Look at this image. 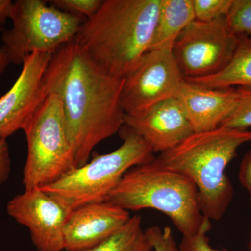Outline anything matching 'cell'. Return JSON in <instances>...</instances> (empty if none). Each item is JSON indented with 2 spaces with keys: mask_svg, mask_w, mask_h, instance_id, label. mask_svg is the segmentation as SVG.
Segmentation results:
<instances>
[{
  "mask_svg": "<svg viewBox=\"0 0 251 251\" xmlns=\"http://www.w3.org/2000/svg\"><path fill=\"white\" fill-rule=\"evenodd\" d=\"M11 217L29 229L38 251L64 250V227L72 210L41 188L25 190L8 202Z\"/></svg>",
  "mask_w": 251,
  "mask_h": 251,
  "instance_id": "30bf717a",
  "label": "cell"
},
{
  "mask_svg": "<svg viewBox=\"0 0 251 251\" xmlns=\"http://www.w3.org/2000/svg\"><path fill=\"white\" fill-rule=\"evenodd\" d=\"M154 251H179L171 227L152 226L145 229Z\"/></svg>",
  "mask_w": 251,
  "mask_h": 251,
  "instance_id": "603a6c76",
  "label": "cell"
},
{
  "mask_svg": "<svg viewBox=\"0 0 251 251\" xmlns=\"http://www.w3.org/2000/svg\"><path fill=\"white\" fill-rule=\"evenodd\" d=\"M239 99L235 108L219 127L248 130L251 127V89L237 87Z\"/></svg>",
  "mask_w": 251,
  "mask_h": 251,
  "instance_id": "ac0fdd59",
  "label": "cell"
},
{
  "mask_svg": "<svg viewBox=\"0 0 251 251\" xmlns=\"http://www.w3.org/2000/svg\"><path fill=\"white\" fill-rule=\"evenodd\" d=\"M226 19L229 29L236 35L251 36V0H233Z\"/></svg>",
  "mask_w": 251,
  "mask_h": 251,
  "instance_id": "d6986e66",
  "label": "cell"
},
{
  "mask_svg": "<svg viewBox=\"0 0 251 251\" xmlns=\"http://www.w3.org/2000/svg\"><path fill=\"white\" fill-rule=\"evenodd\" d=\"M123 84L124 79L105 72L75 39L52 54L46 72V91L62 104L77 167L87 163L96 146L125 126Z\"/></svg>",
  "mask_w": 251,
  "mask_h": 251,
  "instance_id": "6da1fadb",
  "label": "cell"
},
{
  "mask_svg": "<svg viewBox=\"0 0 251 251\" xmlns=\"http://www.w3.org/2000/svg\"><path fill=\"white\" fill-rule=\"evenodd\" d=\"M239 179L241 184L249 192L251 202V150L246 153L241 162Z\"/></svg>",
  "mask_w": 251,
  "mask_h": 251,
  "instance_id": "d4e9b609",
  "label": "cell"
},
{
  "mask_svg": "<svg viewBox=\"0 0 251 251\" xmlns=\"http://www.w3.org/2000/svg\"><path fill=\"white\" fill-rule=\"evenodd\" d=\"M233 0H193L195 20L211 22L226 17Z\"/></svg>",
  "mask_w": 251,
  "mask_h": 251,
  "instance_id": "ffe728a7",
  "label": "cell"
},
{
  "mask_svg": "<svg viewBox=\"0 0 251 251\" xmlns=\"http://www.w3.org/2000/svg\"><path fill=\"white\" fill-rule=\"evenodd\" d=\"M125 126L141 137L153 153L171 150L194 133L176 97L163 100L138 115H125Z\"/></svg>",
  "mask_w": 251,
  "mask_h": 251,
  "instance_id": "7c38bea8",
  "label": "cell"
},
{
  "mask_svg": "<svg viewBox=\"0 0 251 251\" xmlns=\"http://www.w3.org/2000/svg\"><path fill=\"white\" fill-rule=\"evenodd\" d=\"M194 20L193 0H161L149 50L173 49L180 33Z\"/></svg>",
  "mask_w": 251,
  "mask_h": 251,
  "instance_id": "9a60e30c",
  "label": "cell"
},
{
  "mask_svg": "<svg viewBox=\"0 0 251 251\" xmlns=\"http://www.w3.org/2000/svg\"><path fill=\"white\" fill-rule=\"evenodd\" d=\"M176 98L179 100L194 133L219 128L232 114L239 99L237 88L213 89L184 80Z\"/></svg>",
  "mask_w": 251,
  "mask_h": 251,
  "instance_id": "5bb4252c",
  "label": "cell"
},
{
  "mask_svg": "<svg viewBox=\"0 0 251 251\" xmlns=\"http://www.w3.org/2000/svg\"><path fill=\"white\" fill-rule=\"evenodd\" d=\"M103 0H50L48 2L64 12L83 16L88 19L94 16L101 6Z\"/></svg>",
  "mask_w": 251,
  "mask_h": 251,
  "instance_id": "44dd1931",
  "label": "cell"
},
{
  "mask_svg": "<svg viewBox=\"0 0 251 251\" xmlns=\"http://www.w3.org/2000/svg\"><path fill=\"white\" fill-rule=\"evenodd\" d=\"M249 251H251V232L250 234V237H249Z\"/></svg>",
  "mask_w": 251,
  "mask_h": 251,
  "instance_id": "f1b7e54d",
  "label": "cell"
},
{
  "mask_svg": "<svg viewBox=\"0 0 251 251\" xmlns=\"http://www.w3.org/2000/svg\"><path fill=\"white\" fill-rule=\"evenodd\" d=\"M123 143L113 151L93 153L92 159L58 180L39 188L70 210L108 201L109 196L130 168L154 159L148 143L128 127L121 129Z\"/></svg>",
  "mask_w": 251,
  "mask_h": 251,
  "instance_id": "5b68a950",
  "label": "cell"
},
{
  "mask_svg": "<svg viewBox=\"0 0 251 251\" xmlns=\"http://www.w3.org/2000/svg\"><path fill=\"white\" fill-rule=\"evenodd\" d=\"M251 142V131L219 127L193 133L171 150L161 153L157 161L171 171L184 175L198 190L200 209L210 220L222 219L234 190L226 169L238 149Z\"/></svg>",
  "mask_w": 251,
  "mask_h": 251,
  "instance_id": "3957f363",
  "label": "cell"
},
{
  "mask_svg": "<svg viewBox=\"0 0 251 251\" xmlns=\"http://www.w3.org/2000/svg\"><path fill=\"white\" fill-rule=\"evenodd\" d=\"M130 218L129 211L108 201L77 208L71 212L64 227V250L80 251L95 247Z\"/></svg>",
  "mask_w": 251,
  "mask_h": 251,
  "instance_id": "4fadbf2b",
  "label": "cell"
},
{
  "mask_svg": "<svg viewBox=\"0 0 251 251\" xmlns=\"http://www.w3.org/2000/svg\"><path fill=\"white\" fill-rule=\"evenodd\" d=\"M13 27L1 39L10 62L22 64L34 52L53 54L74 40L87 18L61 11L44 0L13 1Z\"/></svg>",
  "mask_w": 251,
  "mask_h": 251,
  "instance_id": "8992f818",
  "label": "cell"
},
{
  "mask_svg": "<svg viewBox=\"0 0 251 251\" xmlns=\"http://www.w3.org/2000/svg\"><path fill=\"white\" fill-rule=\"evenodd\" d=\"M241 43L226 17L211 22L194 20L173 44L176 64L184 80L215 75L228 65Z\"/></svg>",
  "mask_w": 251,
  "mask_h": 251,
  "instance_id": "ba28073f",
  "label": "cell"
},
{
  "mask_svg": "<svg viewBox=\"0 0 251 251\" xmlns=\"http://www.w3.org/2000/svg\"><path fill=\"white\" fill-rule=\"evenodd\" d=\"M23 131L27 144L23 169L25 190L52 184L76 168L62 104L56 94H48Z\"/></svg>",
  "mask_w": 251,
  "mask_h": 251,
  "instance_id": "52a82bcc",
  "label": "cell"
},
{
  "mask_svg": "<svg viewBox=\"0 0 251 251\" xmlns=\"http://www.w3.org/2000/svg\"><path fill=\"white\" fill-rule=\"evenodd\" d=\"M153 246L143 228L140 215L130 216L123 226L98 245L80 251H151Z\"/></svg>",
  "mask_w": 251,
  "mask_h": 251,
  "instance_id": "e0dca14e",
  "label": "cell"
},
{
  "mask_svg": "<svg viewBox=\"0 0 251 251\" xmlns=\"http://www.w3.org/2000/svg\"><path fill=\"white\" fill-rule=\"evenodd\" d=\"M211 228V220L207 219L197 233L183 236L179 251H227L211 247L209 237L206 236Z\"/></svg>",
  "mask_w": 251,
  "mask_h": 251,
  "instance_id": "7402d4cb",
  "label": "cell"
},
{
  "mask_svg": "<svg viewBox=\"0 0 251 251\" xmlns=\"http://www.w3.org/2000/svg\"><path fill=\"white\" fill-rule=\"evenodd\" d=\"M2 29V28L0 27V31ZM10 64H11V62H10L9 57L3 48L0 47V74H2L6 70V68Z\"/></svg>",
  "mask_w": 251,
  "mask_h": 251,
  "instance_id": "4316f807",
  "label": "cell"
},
{
  "mask_svg": "<svg viewBox=\"0 0 251 251\" xmlns=\"http://www.w3.org/2000/svg\"><path fill=\"white\" fill-rule=\"evenodd\" d=\"M12 6L13 1L11 0H0V27L10 18Z\"/></svg>",
  "mask_w": 251,
  "mask_h": 251,
  "instance_id": "484cf974",
  "label": "cell"
},
{
  "mask_svg": "<svg viewBox=\"0 0 251 251\" xmlns=\"http://www.w3.org/2000/svg\"><path fill=\"white\" fill-rule=\"evenodd\" d=\"M52 54L34 52L25 57L11 89L0 97V138L24 129L47 97L45 75Z\"/></svg>",
  "mask_w": 251,
  "mask_h": 251,
  "instance_id": "8fae6325",
  "label": "cell"
},
{
  "mask_svg": "<svg viewBox=\"0 0 251 251\" xmlns=\"http://www.w3.org/2000/svg\"><path fill=\"white\" fill-rule=\"evenodd\" d=\"M161 0H103L75 40L112 76L125 79L150 49Z\"/></svg>",
  "mask_w": 251,
  "mask_h": 251,
  "instance_id": "7a4b0ae2",
  "label": "cell"
},
{
  "mask_svg": "<svg viewBox=\"0 0 251 251\" xmlns=\"http://www.w3.org/2000/svg\"><path fill=\"white\" fill-rule=\"evenodd\" d=\"M11 171L9 144L6 140L0 138V186L9 179Z\"/></svg>",
  "mask_w": 251,
  "mask_h": 251,
  "instance_id": "cb8c5ba5",
  "label": "cell"
},
{
  "mask_svg": "<svg viewBox=\"0 0 251 251\" xmlns=\"http://www.w3.org/2000/svg\"><path fill=\"white\" fill-rule=\"evenodd\" d=\"M184 81L172 49L150 50L124 79L121 104L125 115H138L176 97Z\"/></svg>",
  "mask_w": 251,
  "mask_h": 251,
  "instance_id": "9c48e42d",
  "label": "cell"
},
{
  "mask_svg": "<svg viewBox=\"0 0 251 251\" xmlns=\"http://www.w3.org/2000/svg\"><path fill=\"white\" fill-rule=\"evenodd\" d=\"M185 80L209 88L251 89V46L241 37L233 58L224 69L211 76Z\"/></svg>",
  "mask_w": 251,
  "mask_h": 251,
  "instance_id": "2e32d148",
  "label": "cell"
},
{
  "mask_svg": "<svg viewBox=\"0 0 251 251\" xmlns=\"http://www.w3.org/2000/svg\"><path fill=\"white\" fill-rule=\"evenodd\" d=\"M108 201L128 211H161L183 236L197 233L208 219L200 209L198 190L193 181L155 158L130 168Z\"/></svg>",
  "mask_w": 251,
  "mask_h": 251,
  "instance_id": "277c9868",
  "label": "cell"
},
{
  "mask_svg": "<svg viewBox=\"0 0 251 251\" xmlns=\"http://www.w3.org/2000/svg\"><path fill=\"white\" fill-rule=\"evenodd\" d=\"M246 42L249 45L251 46V36H244V37H242Z\"/></svg>",
  "mask_w": 251,
  "mask_h": 251,
  "instance_id": "83f0119b",
  "label": "cell"
}]
</instances>
